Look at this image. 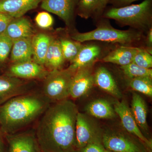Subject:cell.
<instances>
[{
    "mask_svg": "<svg viewBox=\"0 0 152 152\" xmlns=\"http://www.w3.org/2000/svg\"><path fill=\"white\" fill-rule=\"evenodd\" d=\"M102 134L92 120L78 112L75 126L76 149H81L91 143H102Z\"/></svg>",
    "mask_w": 152,
    "mask_h": 152,
    "instance_id": "cell-6",
    "label": "cell"
},
{
    "mask_svg": "<svg viewBox=\"0 0 152 152\" xmlns=\"http://www.w3.org/2000/svg\"><path fill=\"white\" fill-rule=\"evenodd\" d=\"M115 113L118 114L124 127L128 132L135 136L150 149H152V141L147 139L143 134L134 118L130 108L124 101H116L114 105Z\"/></svg>",
    "mask_w": 152,
    "mask_h": 152,
    "instance_id": "cell-12",
    "label": "cell"
},
{
    "mask_svg": "<svg viewBox=\"0 0 152 152\" xmlns=\"http://www.w3.org/2000/svg\"><path fill=\"white\" fill-rule=\"evenodd\" d=\"M123 73L129 79L149 77H152V69H145L139 66L134 63H132L127 65L120 66Z\"/></svg>",
    "mask_w": 152,
    "mask_h": 152,
    "instance_id": "cell-27",
    "label": "cell"
},
{
    "mask_svg": "<svg viewBox=\"0 0 152 152\" xmlns=\"http://www.w3.org/2000/svg\"><path fill=\"white\" fill-rule=\"evenodd\" d=\"M129 85L134 91L151 97L152 77H143L130 79Z\"/></svg>",
    "mask_w": 152,
    "mask_h": 152,
    "instance_id": "cell-25",
    "label": "cell"
},
{
    "mask_svg": "<svg viewBox=\"0 0 152 152\" xmlns=\"http://www.w3.org/2000/svg\"><path fill=\"white\" fill-rule=\"evenodd\" d=\"M35 20L38 26L43 29L50 28L53 26L54 21L51 15L46 12L38 13Z\"/></svg>",
    "mask_w": 152,
    "mask_h": 152,
    "instance_id": "cell-30",
    "label": "cell"
},
{
    "mask_svg": "<svg viewBox=\"0 0 152 152\" xmlns=\"http://www.w3.org/2000/svg\"><path fill=\"white\" fill-rule=\"evenodd\" d=\"M93 66L81 68L74 74L70 88V97L77 99L84 96L92 88L94 83Z\"/></svg>",
    "mask_w": 152,
    "mask_h": 152,
    "instance_id": "cell-14",
    "label": "cell"
},
{
    "mask_svg": "<svg viewBox=\"0 0 152 152\" xmlns=\"http://www.w3.org/2000/svg\"><path fill=\"white\" fill-rule=\"evenodd\" d=\"M13 41L4 33L0 34V63H3L11 53Z\"/></svg>",
    "mask_w": 152,
    "mask_h": 152,
    "instance_id": "cell-29",
    "label": "cell"
},
{
    "mask_svg": "<svg viewBox=\"0 0 152 152\" xmlns=\"http://www.w3.org/2000/svg\"><path fill=\"white\" fill-rule=\"evenodd\" d=\"M30 83L5 75L0 76V106L12 98L32 92Z\"/></svg>",
    "mask_w": 152,
    "mask_h": 152,
    "instance_id": "cell-11",
    "label": "cell"
},
{
    "mask_svg": "<svg viewBox=\"0 0 152 152\" xmlns=\"http://www.w3.org/2000/svg\"><path fill=\"white\" fill-rule=\"evenodd\" d=\"M14 18L7 14L0 12V34L5 31Z\"/></svg>",
    "mask_w": 152,
    "mask_h": 152,
    "instance_id": "cell-32",
    "label": "cell"
},
{
    "mask_svg": "<svg viewBox=\"0 0 152 152\" xmlns=\"http://www.w3.org/2000/svg\"><path fill=\"white\" fill-rule=\"evenodd\" d=\"M137 1L139 0H109L108 4H110L114 7H121L129 5L132 3Z\"/></svg>",
    "mask_w": 152,
    "mask_h": 152,
    "instance_id": "cell-33",
    "label": "cell"
},
{
    "mask_svg": "<svg viewBox=\"0 0 152 152\" xmlns=\"http://www.w3.org/2000/svg\"><path fill=\"white\" fill-rule=\"evenodd\" d=\"M79 0H43L42 9L57 15L69 26L73 21Z\"/></svg>",
    "mask_w": 152,
    "mask_h": 152,
    "instance_id": "cell-13",
    "label": "cell"
},
{
    "mask_svg": "<svg viewBox=\"0 0 152 152\" xmlns=\"http://www.w3.org/2000/svg\"><path fill=\"white\" fill-rule=\"evenodd\" d=\"M77 107L66 99L52 103L39 118L35 132L41 152H73L76 150Z\"/></svg>",
    "mask_w": 152,
    "mask_h": 152,
    "instance_id": "cell-1",
    "label": "cell"
},
{
    "mask_svg": "<svg viewBox=\"0 0 152 152\" xmlns=\"http://www.w3.org/2000/svg\"><path fill=\"white\" fill-rule=\"evenodd\" d=\"M52 38L45 33H39L33 36L32 45L34 61L41 65H45L46 56Z\"/></svg>",
    "mask_w": 152,
    "mask_h": 152,
    "instance_id": "cell-20",
    "label": "cell"
},
{
    "mask_svg": "<svg viewBox=\"0 0 152 152\" xmlns=\"http://www.w3.org/2000/svg\"><path fill=\"white\" fill-rule=\"evenodd\" d=\"M108 53L105 50L104 47L97 43L83 44L77 57L71 62L68 68L76 72L81 68L93 66Z\"/></svg>",
    "mask_w": 152,
    "mask_h": 152,
    "instance_id": "cell-8",
    "label": "cell"
},
{
    "mask_svg": "<svg viewBox=\"0 0 152 152\" xmlns=\"http://www.w3.org/2000/svg\"><path fill=\"white\" fill-rule=\"evenodd\" d=\"M4 33L13 41L22 38L32 37L34 35L31 22L23 16L14 18Z\"/></svg>",
    "mask_w": 152,
    "mask_h": 152,
    "instance_id": "cell-16",
    "label": "cell"
},
{
    "mask_svg": "<svg viewBox=\"0 0 152 152\" xmlns=\"http://www.w3.org/2000/svg\"><path fill=\"white\" fill-rule=\"evenodd\" d=\"M105 152H114L110 151H107V150H106Z\"/></svg>",
    "mask_w": 152,
    "mask_h": 152,
    "instance_id": "cell-37",
    "label": "cell"
},
{
    "mask_svg": "<svg viewBox=\"0 0 152 152\" xmlns=\"http://www.w3.org/2000/svg\"><path fill=\"white\" fill-rule=\"evenodd\" d=\"M107 22L101 20L95 29L87 32L74 33L71 38L80 43L95 41L133 47L145 39L141 31L134 29H117Z\"/></svg>",
    "mask_w": 152,
    "mask_h": 152,
    "instance_id": "cell-4",
    "label": "cell"
},
{
    "mask_svg": "<svg viewBox=\"0 0 152 152\" xmlns=\"http://www.w3.org/2000/svg\"><path fill=\"white\" fill-rule=\"evenodd\" d=\"M133 63L141 67L152 69V54L150 53L145 48L138 47L134 57Z\"/></svg>",
    "mask_w": 152,
    "mask_h": 152,
    "instance_id": "cell-28",
    "label": "cell"
},
{
    "mask_svg": "<svg viewBox=\"0 0 152 152\" xmlns=\"http://www.w3.org/2000/svg\"><path fill=\"white\" fill-rule=\"evenodd\" d=\"M106 149L102 143L94 142L88 144L79 150L76 149L74 152H105Z\"/></svg>",
    "mask_w": 152,
    "mask_h": 152,
    "instance_id": "cell-31",
    "label": "cell"
},
{
    "mask_svg": "<svg viewBox=\"0 0 152 152\" xmlns=\"http://www.w3.org/2000/svg\"><path fill=\"white\" fill-rule=\"evenodd\" d=\"M75 72L68 67L50 71L43 80L41 93L51 104L68 99L70 96L71 82Z\"/></svg>",
    "mask_w": 152,
    "mask_h": 152,
    "instance_id": "cell-5",
    "label": "cell"
},
{
    "mask_svg": "<svg viewBox=\"0 0 152 152\" xmlns=\"http://www.w3.org/2000/svg\"><path fill=\"white\" fill-rule=\"evenodd\" d=\"M58 40L65 60L70 63L77 57L83 47V43L72 38H61Z\"/></svg>",
    "mask_w": 152,
    "mask_h": 152,
    "instance_id": "cell-24",
    "label": "cell"
},
{
    "mask_svg": "<svg viewBox=\"0 0 152 152\" xmlns=\"http://www.w3.org/2000/svg\"><path fill=\"white\" fill-rule=\"evenodd\" d=\"M102 18L113 19L122 26L148 32L152 28V0H145L138 4L105 9Z\"/></svg>",
    "mask_w": 152,
    "mask_h": 152,
    "instance_id": "cell-3",
    "label": "cell"
},
{
    "mask_svg": "<svg viewBox=\"0 0 152 152\" xmlns=\"http://www.w3.org/2000/svg\"><path fill=\"white\" fill-rule=\"evenodd\" d=\"M7 146L5 142L4 137L0 131V152H7Z\"/></svg>",
    "mask_w": 152,
    "mask_h": 152,
    "instance_id": "cell-36",
    "label": "cell"
},
{
    "mask_svg": "<svg viewBox=\"0 0 152 152\" xmlns=\"http://www.w3.org/2000/svg\"><path fill=\"white\" fill-rule=\"evenodd\" d=\"M109 0H100L97 9L94 16L96 18H99L102 16L103 13L106 8L107 4H108Z\"/></svg>",
    "mask_w": 152,
    "mask_h": 152,
    "instance_id": "cell-34",
    "label": "cell"
},
{
    "mask_svg": "<svg viewBox=\"0 0 152 152\" xmlns=\"http://www.w3.org/2000/svg\"><path fill=\"white\" fill-rule=\"evenodd\" d=\"M4 136L7 143V152H41L34 131Z\"/></svg>",
    "mask_w": 152,
    "mask_h": 152,
    "instance_id": "cell-9",
    "label": "cell"
},
{
    "mask_svg": "<svg viewBox=\"0 0 152 152\" xmlns=\"http://www.w3.org/2000/svg\"><path fill=\"white\" fill-rule=\"evenodd\" d=\"M138 47L120 46L109 52L101 60L104 63H112L120 66L127 65L133 63Z\"/></svg>",
    "mask_w": 152,
    "mask_h": 152,
    "instance_id": "cell-17",
    "label": "cell"
},
{
    "mask_svg": "<svg viewBox=\"0 0 152 152\" xmlns=\"http://www.w3.org/2000/svg\"><path fill=\"white\" fill-rule=\"evenodd\" d=\"M130 110L139 127L144 131H148L147 104L142 98L137 93H133Z\"/></svg>",
    "mask_w": 152,
    "mask_h": 152,
    "instance_id": "cell-22",
    "label": "cell"
},
{
    "mask_svg": "<svg viewBox=\"0 0 152 152\" xmlns=\"http://www.w3.org/2000/svg\"><path fill=\"white\" fill-rule=\"evenodd\" d=\"M102 143L106 150L114 152H147L143 146L135 140L116 133L102 134Z\"/></svg>",
    "mask_w": 152,
    "mask_h": 152,
    "instance_id": "cell-7",
    "label": "cell"
},
{
    "mask_svg": "<svg viewBox=\"0 0 152 152\" xmlns=\"http://www.w3.org/2000/svg\"><path fill=\"white\" fill-rule=\"evenodd\" d=\"M51 104L41 92L12 98L0 106V131L4 135L21 132L39 118Z\"/></svg>",
    "mask_w": 152,
    "mask_h": 152,
    "instance_id": "cell-2",
    "label": "cell"
},
{
    "mask_svg": "<svg viewBox=\"0 0 152 152\" xmlns=\"http://www.w3.org/2000/svg\"><path fill=\"white\" fill-rule=\"evenodd\" d=\"M99 1L100 0H79L77 14L85 19L94 16Z\"/></svg>",
    "mask_w": 152,
    "mask_h": 152,
    "instance_id": "cell-26",
    "label": "cell"
},
{
    "mask_svg": "<svg viewBox=\"0 0 152 152\" xmlns=\"http://www.w3.org/2000/svg\"><path fill=\"white\" fill-rule=\"evenodd\" d=\"M11 60L13 64L33 60L32 37L22 38L13 41L11 51Z\"/></svg>",
    "mask_w": 152,
    "mask_h": 152,
    "instance_id": "cell-19",
    "label": "cell"
},
{
    "mask_svg": "<svg viewBox=\"0 0 152 152\" xmlns=\"http://www.w3.org/2000/svg\"><path fill=\"white\" fill-rule=\"evenodd\" d=\"M94 83L115 97L121 98L122 96L111 74L104 67H100L95 72Z\"/></svg>",
    "mask_w": 152,
    "mask_h": 152,
    "instance_id": "cell-18",
    "label": "cell"
},
{
    "mask_svg": "<svg viewBox=\"0 0 152 152\" xmlns=\"http://www.w3.org/2000/svg\"><path fill=\"white\" fill-rule=\"evenodd\" d=\"M49 71L33 60L13 64L6 75L23 80H43Z\"/></svg>",
    "mask_w": 152,
    "mask_h": 152,
    "instance_id": "cell-10",
    "label": "cell"
},
{
    "mask_svg": "<svg viewBox=\"0 0 152 152\" xmlns=\"http://www.w3.org/2000/svg\"><path fill=\"white\" fill-rule=\"evenodd\" d=\"M86 110L90 115L99 119L114 118L115 113L111 104L106 100L99 99L89 104Z\"/></svg>",
    "mask_w": 152,
    "mask_h": 152,
    "instance_id": "cell-23",
    "label": "cell"
},
{
    "mask_svg": "<svg viewBox=\"0 0 152 152\" xmlns=\"http://www.w3.org/2000/svg\"><path fill=\"white\" fill-rule=\"evenodd\" d=\"M66 61L58 39L52 38L45 60V67L48 70L61 69Z\"/></svg>",
    "mask_w": 152,
    "mask_h": 152,
    "instance_id": "cell-21",
    "label": "cell"
},
{
    "mask_svg": "<svg viewBox=\"0 0 152 152\" xmlns=\"http://www.w3.org/2000/svg\"><path fill=\"white\" fill-rule=\"evenodd\" d=\"M147 36L145 39V44L146 45V48H145L150 53L152 54V28L147 32Z\"/></svg>",
    "mask_w": 152,
    "mask_h": 152,
    "instance_id": "cell-35",
    "label": "cell"
},
{
    "mask_svg": "<svg viewBox=\"0 0 152 152\" xmlns=\"http://www.w3.org/2000/svg\"><path fill=\"white\" fill-rule=\"evenodd\" d=\"M43 0H0V12L14 18L23 16L30 10L36 9Z\"/></svg>",
    "mask_w": 152,
    "mask_h": 152,
    "instance_id": "cell-15",
    "label": "cell"
}]
</instances>
